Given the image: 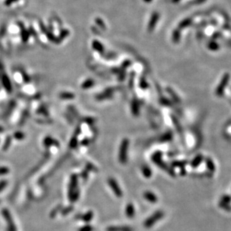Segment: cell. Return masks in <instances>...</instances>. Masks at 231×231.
Returning a JSON list of instances; mask_svg holds the SVG:
<instances>
[{"instance_id":"1","label":"cell","mask_w":231,"mask_h":231,"mask_svg":"<svg viewBox=\"0 0 231 231\" xmlns=\"http://www.w3.org/2000/svg\"><path fill=\"white\" fill-rule=\"evenodd\" d=\"M129 141L127 138L122 140L119 151V161L121 164L125 165L128 161V151Z\"/></svg>"},{"instance_id":"2","label":"cell","mask_w":231,"mask_h":231,"mask_svg":"<svg viewBox=\"0 0 231 231\" xmlns=\"http://www.w3.org/2000/svg\"><path fill=\"white\" fill-rule=\"evenodd\" d=\"M2 215L7 224V231H17V227L14 224V219H13L10 211L7 208H3L2 209Z\"/></svg>"},{"instance_id":"3","label":"cell","mask_w":231,"mask_h":231,"mask_svg":"<svg viewBox=\"0 0 231 231\" xmlns=\"http://www.w3.org/2000/svg\"><path fill=\"white\" fill-rule=\"evenodd\" d=\"M77 181H78V179H77V174H72V177H71V180H70V183H69V187H68V198L69 201H72V198H73L74 193L78 191L77 189Z\"/></svg>"},{"instance_id":"4","label":"cell","mask_w":231,"mask_h":231,"mask_svg":"<svg viewBox=\"0 0 231 231\" xmlns=\"http://www.w3.org/2000/svg\"><path fill=\"white\" fill-rule=\"evenodd\" d=\"M107 183L108 185H109V186L111 188L112 191L114 192V193L115 194L116 196L119 198H122V195H123V193H122V189H120L119 184L116 182L115 179L113 178V177H110L107 180Z\"/></svg>"},{"instance_id":"5","label":"cell","mask_w":231,"mask_h":231,"mask_svg":"<svg viewBox=\"0 0 231 231\" xmlns=\"http://www.w3.org/2000/svg\"><path fill=\"white\" fill-rule=\"evenodd\" d=\"M135 206H134L133 203H128L125 206V216H127L128 219H132V218L135 217Z\"/></svg>"},{"instance_id":"6","label":"cell","mask_w":231,"mask_h":231,"mask_svg":"<svg viewBox=\"0 0 231 231\" xmlns=\"http://www.w3.org/2000/svg\"><path fill=\"white\" fill-rule=\"evenodd\" d=\"M107 231H134L130 226H110L107 228Z\"/></svg>"},{"instance_id":"7","label":"cell","mask_w":231,"mask_h":231,"mask_svg":"<svg viewBox=\"0 0 231 231\" xmlns=\"http://www.w3.org/2000/svg\"><path fill=\"white\" fill-rule=\"evenodd\" d=\"M159 217H160V214H158V213H157V214H155L154 216L150 217L148 220H146V222L144 223V227H150L155 222H156V220H158V219H159Z\"/></svg>"},{"instance_id":"8","label":"cell","mask_w":231,"mask_h":231,"mask_svg":"<svg viewBox=\"0 0 231 231\" xmlns=\"http://www.w3.org/2000/svg\"><path fill=\"white\" fill-rule=\"evenodd\" d=\"M2 84L4 85V87L5 88V89L8 90L9 92L11 91V85L10 80H9V77L6 75H3L2 77Z\"/></svg>"},{"instance_id":"9","label":"cell","mask_w":231,"mask_h":231,"mask_svg":"<svg viewBox=\"0 0 231 231\" xmlns=\"http://www.w3.org/2000/svg\"><path fill=\"white\" fill-rule=\"evenodd\" d=\"M93 216H94V215H93V212L89 211L87 212L86 213H85V214L83 215L82 216H80V219H82V221H84V222L88 223L90 221H92V219H93Z\"/></svg>"},{"instance_id":"10","label":"cell","mask_w":231,"mask_h":231,"mask_svg":"<svg viewBox=\"0 0 231 231\" xmlns=\"http://www.w3.org/2000/svg\"><path fill=\"white\" fill-rule=\"evenodd\" d=\"M44 144L45 145V147H50L51 145H56V146H59V143L58 141H56V140L53 139L51 138H46L44 141Z\"/></svg>"},{"instance_id":"11","label":"cell","mask_w":231,"mask_h":231,"mask_svg":"<svg viewBox=\"0 0 231 231\" xmlns=\"http://www.w3.org/2000/svg\"><path fill=\"white\" fill-rule=\"evenodd\" d=\"M11 136H7V138H5V141L4 144L2 146V151H7L9 150V147L11 146Z\"/></svg>"},{"instance_id":"12","label":"cell","mask_w":231,"mask_h":231,"mask_svg":"<svg viewBox=\"0 0 231 231\" xmlns=\"http://www.w3.org/2000/svg\"><path fill=\"white\" fill-rule=\"evenodd\" d=\"M144 198H146V199L148 200V201H156V197L154 196V195H152V193H150V192H145L144 193Z\"/></svg>"},{"instance_id":"13","label":"cell","mask_w":231,"mask_h":231,"mask_svg":"<svg viewBox=\"0 0 231 231\" xmlns=\"http://www.w3.org/2000/svg\"><path fill=\"white\" fill-rule=\"evenodd\" d=\"M9 172H10V169L8 167H5V166L0 167V176L6 175V174H9Z\"/></svg>"},{"instance_id":"14","label":"cell","mask_w":231,"mask_h":231,"mask_svg":"<svg viewBox=\"0 0 231 231\" xmlns=\"http://www.w3.org/2000/svg\"><path fill=\"white\" fill-rule=\"evenodd\" d=\"M14 138L17 140H23L25 138V135L22 132H16L14 134Z\"/></svg>"},{"instance_id":"15","label":"cell","mask_w":231,"mask_h":231,"mask_svg":"<svg viewBox=\"0 0 231 231\" xmlns=\"http://www.w3.org/2000/svg\"><path fill=\"white\" fill-rule=\"evenodd\" d=\"M73 206H68V207L62 209V211H61V213H62V216H66V215H68L69 212H71L73 210Z\"/></svg>"},{"instance_id":"16","label":"cell","mask_w":231,"mask_h":231,"mask_svg":"<svg viewBox=\"0 0 231 231\" xmlns=\"http://www.w3.org/2000/svg\"><path fill=\"white\" fill-rule=\"evenodd\" d=\"M9 184V182H8L6 180H0V192H2L6 188V186Z\"/></svg>"},{"instance_id":"17","label":"cell","mask_w":231,"mask_h":231,"mask_svg":"<svg viewBox=\"0 0 231 231\" xmlns=\"http://www.w3.org/2000/svg\"><path fill=\"white\" fill-rule=\"evenodd\" d=\"M61 210H62V206H58L57 207L55 208V209H53V210L51 212V218L55 217V216H56V214L58 213V212H59Z\"/></svg>"},{"instance_id":"18","label":"cell","mask_w":231,"mask_h":231,"mask_svg":"<svg viewBox=\"0 0 231 231\" xmlns=\"http://www.w3.org/2000/svg\"><path fill=\"white\" fill-rule=\"evenodd\" d=\"M142 171H143V175L145 176V177H149L150 174H151V173H150V170L146 167H146H143V170Z\"/></svg>"},{"instance_id":"19","label":"cell","mask_w":231,"mask_h":231,"mask_svg":"<svg viewBox=\"0 0 231 231\" xmlns=\"http://www.w3.org/2000/svg\"><path fill=\"white\" fill-rule=\"evenodd\" d=\"M93 227L90 225L84 226V227H81V228L79 230V231H93Z\"/></svg>"},{"instance_id":"20","label":"cell","mask_w":231,"mask_h":231,"mask_svg":"<svg viewBox=\"0 0 231 231\" xmlns=\"http://www.w3.org/2000/svg\"><path fill=\"white\" fill-rule=\"evenodd\" d=\"M86 168L89 169V170L91 171H97V169L95 168V166L93 165V164H91V163H87Z\"/></svg>"},{"instance_id":"21","label":"cell","mask_w":231,"mask_h":231,"mask_svg":"<svg viewBox=\"0 0 231 231\" xmlns=\"http://www.w3.org/2000/svg\"><path fill=\"white\" fill-rule=\"evenodd\" d=\"M77 141L76 139H72V141H71V143H70V147L72 148H74L76 146H77Z\"/></svg>"},{"instance_id":"22","label":"cell","mask_w":231,"mask_h":231,"mask_svg":"<svg viewBox=\"0 0 231 231\" xmlns=\"http://www.w3.org/2000/svg\"><path fill=\"white\" fill-rule=\"evenodd\" d=\"M16 1H17V0H6L5 4L6 5H10L12 4V3L15 2Z\"/></svg>"},{"instance_id":"23","label":"cell","mask_w":231,"mask_h":231,"mask_svg":"<svg viewBox=\"0 0 231 231\" xmlns=\"http://www.w3.org/2000/svg\"><path fill=\"white\" fill-rule=\"evenodd\" d=\"M82 177H83V180H86L87 177H88V173H87L86 171H83V173H82Z\"/></svg>"},{"instance_id":"24","label":"cell","mask_w":231,"mask_h":231,"mask_svg":"<svg viewBox=\"0 0 231 231\" xmlns=\"http://www.w3.org/2000/svg\"><path fill=\"white\" fill-rule=\"evenodd\" d=\"M2 132H4V128L0 126V133H2Z\"/></svg>"},{"instance_id":"25","label":"cell","mask_w":231,"mask_h":231,"mask_svg":"<svg viewBox=\"0 0 231 231\" xmlns=\"http://www.w3.org/2000/svg\"><path fill=\"white\" fill-rule=\"evenodd\" d=\"M0 203H1V201H0Z\"/></svg>"}]
</instances>
